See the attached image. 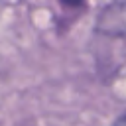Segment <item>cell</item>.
<instances>
[{
  "label": "cell",
  "mask_w": 126,
  "mask_h": 126,
  "mask_svg": "<svg viewBox=\"0 0 126 126\" xmlns=\"http://www.w3.org/2000/svg\"><path fill=\"white\" fill-rule=\"evenodd\" d=\"M96 28L108 35H126V0L106 6L98 16Z\"/></svg>",
  "instance_id": "cell-1"
},
{
  "label": "cell",
  "mask_w": 126,
  "mask_h": 126,
  "mask_svg": "<svg viewBox=\"0 0 126 126\" xmlns=\"http://www.w3.org/2000/svg\"><path fill=\"white\" fill-rule=\"evenodd\" d=\"M61 2H63L65 6H81L85 0H61Z\"/></svg>",
  "instance_id": "cell-2"
}]
</instances>
